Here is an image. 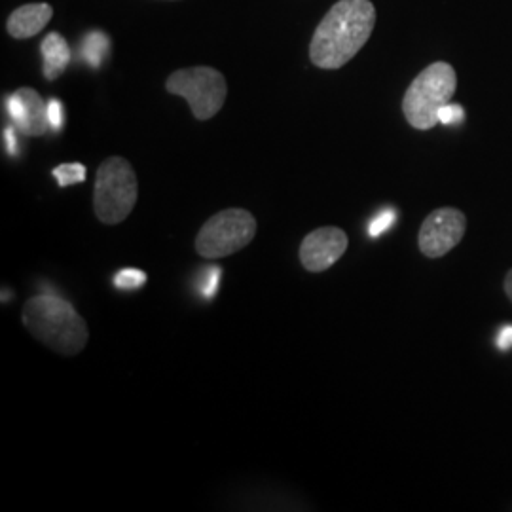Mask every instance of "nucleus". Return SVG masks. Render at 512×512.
I'll use <instances>...</instances> for the list:
<instances>
[{
  "label": "nucleus",
  "instance_id": "f257e3e1",
  "mask_svg": "<svg viewBox=\"0 0 512 512\" xmlns=\"http://www.w3.org/2000/svg\"><path fill=\"white\" fill-rule=\"evenodd\" d=\"M374 25L376 8L370 0H338L311 37V63L325 71L342 69L363 50Z\"/></svg>",
  "mask_w": 512,
  "mask_h": 512
},
{
  "label": "nucleus",
  "instance_id": "f03ea898",
  "mask_svg": "<svg viewBox=\"0 0 512 512\" xmlns=\"http://www.w3.org/2000/svg\"><path fill=\"white\" fill-rule=\"evenodd\" d=\"M21 321L38 342L65 357L78 355L90 338L88 325L80 313L54 294H38L27 300Z\"/></svg>",
  "mask_w": 512,
  "mask_h": 512
},
{
  "label": "nucleus",
  "instance_id": "7ed1b4c3",
  "mask_svg": "<svg viewBox=\"0 0 512 512\" xmlns=\"http://www.w3.org/2000/svg\"><path fill=\"white\" fill-rule=\"evenodd\" d=\"M458 90V74L450 63L437 61L425 67L404 93L403 112L414 129L427 131L440 124V110L450 105Z\"/></svg>",
  "mask_w": 512,
  "mask_h": 512
},
{
  "label": "nucleus",
  "instance_id": "20e7f679",
  "mask_svg": "<svg viewBox=\"0 0 512 512\" xmlns=\"http://www.w3.org/2000/svg\"><path fill=\"white\" fill-rule=\"evenodd\" d=\"M139 198V181L133 167L122 156H110L97 169L93 209L103 224H120L128 219Z\"/></svg>",
  "mask_w": 512,
  "mask_h": 512
},
{
  "label": "nucleus",
  "instance_id": "39448f33",
  "mask_svg": "<svg viewBox=\"0 0 512 512\" xmlns=\"http://www.w3.org/2000/svg\"><path fill=\"white\" fill-rule=\"evenodd\" d=\"M165 90L171 95L184 97L194 118L202 122L219 114L228 95L224 74L213 67L179 69L167 78Z\"/></svg>",
  "mask_w": 512,
  "mask_h": 512
},
{
  "label": "nucleus",
  "instance_id": "423d86ee",
  "mask_svg": "<svg viewBox=\"0 0 512 512\" xmlns=\"http://www.w3.org/2000/svg\"><path fill=\"white\" fill-rule=\"evenodd\" d=\"M256 234V220L245 209H226L213 215L196 238V251L205 260H219L247 247Z\"/></svg>",
  "mask_w": 512,
  "mask_h": 512
},
{
  "label": "nucleus",
  "instance_id": "0eeeda50",
  "mask_svg": "<svg viewBox=\"0 0 512 512\" xmlns=\"http://www.w3.org/2000/svg\"><path fill=\"white\" fill-rule=\"evenodd\" d=\"M467 230V217L456 207L435 209L421 224L418 247L427 258H440L458 247Z\"/></svg>",
  "mask_w": 512,
  "mask_h": 512
},
{
  "label": "nucleus",
  "instance_id": "6e6552de",
  "mask_svg": "<svg viewBox=\"0 0 512 512\" xmlns=\"http://www.w3.org/2000/svg\"><path fill=\"white\" fill-rule=\"evenodd\" d=\"M348 234L336 226H325L310 232L300 245V262L311 274L332 268L348 251Z\"/></svg>",
  "mask_w": 512,
  "mask_h": 512
},
{
  "label": "nucleus",
  "instance_id": "1a4fd4ad",
  "mask_svg": "<svg viewBox=\"0 0 512 512\" xmlns=\"http://www.w3.org/2000/svg\"><path fill=\"white\" fill-rule=\"evenodd\" d=\"M8 114L27 137H40L50 128L48 105L33 88H21L8 97Z\"/></svg>",
  "mask_w": 512,
  "mask_h": 512
},
{
  "label": "nucleus",
  "instance_id": "9d476101",
  "mask_svg": "<svg viewBox=\"0 0 512 512\" xmlns=\"http://www.w3.org/2000/svg\"><path fill=\"white\" fill-rule=\"evenodd\" d=\"M52 18H54V8L48 2L23 4L8 16L6 31L16 40L37 37Z\"/></svg>",
  "mask_w": 512,
  "mask_h": 512
},
{
  "label": "nucleus",
  "instance_id": "9b49d317",
  "mask_svg": "<svg viewBox=\"0 0 512 512\" xmlns=\"http://www.w3.org/2000/svg\"><path fill=\"white\" fill-rule=\"evenodd\" d=\"M40 52L44 57V76L46 80H55L59 78L63 71L69 67L71 61V50L67 40L61 37L59 33H50L48 37L42 40Z\"/></svg>",
  "mask_w": 512,
  "mask_h": 512
},
{
  "label": "nucleus",
  "instance_id": "f8f14e48",
  "mask_svg": "<svg viewBox=\"0 0 512 512\" xmlns=\"http://www.w3.org/2000/svg\"><path fill=\"white\" fill-rule=\"evenodd\" d=\"M110 42L109 38L105 33L101 31H93L90 33L86 40H84V46H82V55L86 57V61L92 65V67H101L105 55L109 54Z\"/></svg>",
  "mask_w": 512,
  "mask_h": 512
},
{
  "label": "nucleus",
  "instance_id": "ddd939ff",
  "mask_svg": "<svg viewBox=\"0 0 512 512\" xmlns=\"http://www.w3.org/2000/svg\"><path fill=\"white\" fill-rule=\"evenodd\" d=\"M52 175L59 186H73V184L84 183L86 181V165L82 164H63L57 165Z\"/></svg>",
  "mask_w": 512,
  "mask_h": 512
},
{
  "label": "nucleus",
  "instance_id": "4468645a",
  "mask_svg": "<svg viewBox=\"0 0 512 512\" xmlns=\"http://www.w3.org/2000/svg\"><path fill=\"white\" fill-rule=\"evenodd\" d=\"M143 285H147V274L141 270L126 268L114 275V287L120 291H137Z\"/></svg>",
  "mask_w": 512,
  "mask_h": 512
},
{
  "label": "nucleus",
  "instance_id": "2eb2a0df",
  "mask_svg": "<svg viewBox=\"0 0 512 512\" xmlns=\"http://www.w3.org/2000/svg\"><path fill=\"white\" fill-rule=\"evenodd\" d=\"M220 275H222V270L217 268V266H213V268H207V270H205V274H203L202 289H200L205 298H211V296H215V293H217V289H219Z\"/></svg>",
  "mask_w": 512,
  "mask_h": 512
},
{
  "label": "nucleus",
  "instance_id": "dca6fc26",
  "mask_svg": "<svg viewBox=\"0 0 512 512\" xmlns=\"http://www.w3.org/2000/svg\"><path fill=\"white\" fill-rule=\"evenodd\" d=\"M395 222V213L393 211H384L382 215H378L370 224V236L378 238L380 234H384L385 230L391 228V224Z\"/></svg>",
  "mask_w": 512,
  "mask_h": 512
},
{
  "label": "nucleus",
  "instance_id": "f3484780",
  "mask_svg": "<svg viewBox=\"0 0 512 512\" xmlns=\"http://www.w3.org/2000/svg\"><path fill=\"white\" fill-rule=\"evenodd\" d=\"M440 124H459L465 120V112L459 105H446L444 109L440 110L439 114Z\"/></svg>",
  "mask_w": 512,
  "mask_h": 512
},
{
  "label": "nucleus",
  "instance_id": "a211bd4d",
  "mask_svg": "<svg viewBox=\"0 0 512 512\" xmlns=\"http://www.w3.org/2000/svg\"><path fill=\"white\" fill-rule=\"evenodd\" d=\"M48 118H50V128L55 129V131L63 128L65 114H63V105H61L59 99H52L48 103Z\"/></svg>",
  "mask_w": 512,
  "mask_h": 512
},
{
  "label": "nucleus",
  "instance_id": "6ab92c4d",
  "mask_svg": "<svg viewBox=\"0 0 512 512\" xmlns=\"http://www.w3.org/2000/svg\"><path fill=\"white\" fill-rule=\"evenodd\" d=\"M4 143H6V150L12 154V156H16L18 154V139H16V129L6 128L4 129Z\"/></svg>",
  "mask_w": 512,
  "mask_h": 512
},
{
  "label": "nucleus",
  "instance_id": "aec40b11",
  "mask_svg": "<svg viewBox=\"0 0 512 512\" xmlns=\"http://www.w3.org/2000/svg\"><path fill=\"white\" fill-rule=\"evenodd\" d=\"M497 346H499V349H503V351L512 348V325L511 327H505V329L499 332V336H497Z\"/></svg>",
  "mask_w": 512,
  "mask_h": 512
},
{
  "label": "nucleus",
  "instance_id": "412c9836",
  "mask_svg": "<svg viewBox=\"0 0 512 512\" xmlns=\"http://www.w3.org/2000/svg\"><path fill=\"white\" fill-rule=\"evenodd\" d=\"M505 294L509 296V300L512 302V270H509V274L505 275Z\"/></svg>",
  "mask_w": 512,
  "mask_h": 512
}]
</instances>
